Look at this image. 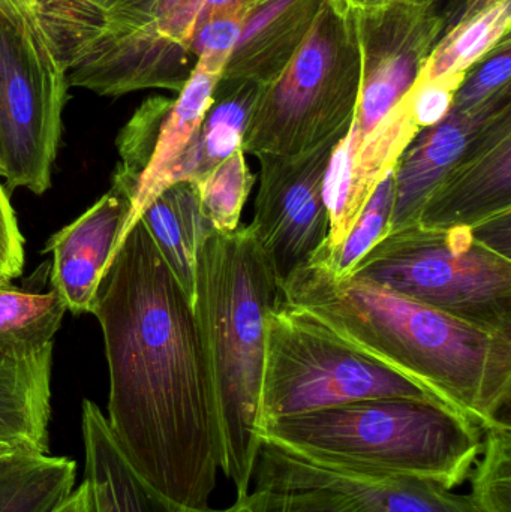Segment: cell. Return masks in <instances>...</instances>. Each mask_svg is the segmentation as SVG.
<instances>
[{"label":"cell","mask_w":511,"mask_h":512,"mask_svg":"<svg viewBox=\"0 0 511 512\" xmlns=\"http://www.w3.org/2000/svg\"><path fill=\"white\" fill-rule=\"evenodd\" d=\"M341 140L327 141L303 155L257 156L260 188L249 227L272 262L279 283L326 245L330 216L324 179Z\"/></svg>","instance_id":"cell-9"},{"label":"cell","mask_w":511,"mask_h":512,"mask_svg":"<svg viewBox=\"0 0 511 512\" xmlns=\"http://www.w3.org/2000/svg\"><path fill=\"white\" fill-rule=\"evenodd\" d=\"M156 3L158 0H44L38 17L44 29L80 23L143 26L153 21Z\"/></svg>","instance_id":"cell-28"},{"label":"cell","mask_w":511,"mask_h":512,"mask_svg":"<svg viewBox=\"0 0 511 512\" xmlns=\"http://www.w3.org/2000/svg\"><path fill=\"white\" fill-rule=\"evenodd\" d=\"M138 221L194 306L198 249L215 231L201 212L197 186L192 182L167 186L143 210Z\"/></svg>","instance_id":"cell-20"},{"label":"cell","mask_w":511,"mask_h":512,"mask_svg":"<svg viewBox=\"0 0 511 512\" xmlns=\"http://www.w3.org/2000/svg\"><path fill=\"white\" fill-rule=\"evenodd\" d=\"M231 512H368L347 496L317 487L255 489L236 499Z\"/></svg>","instance_id":"cell-30"},{"label":"cell","mask_w":511,"mask_h":512,"mask_svg":"<svg viewBox=\"0 0 511 512\" xmlns=\"http://www.w3.org/2000/svg\"><path fill=\"white\" fill-rule=\"evenodd\" d=\"M255 0H204L203 9L218 8V6L230 5V3H252Z\"/></svg>","instance_id":"cell-39"},{"label":"cell","mask_w":511,"mask_h":512,"mask_svg":"<svg viewBox=\"0 0 511 512\" xmlns=\"http://www.w3.org/2000/svg\"><path fill=\"white\" fill-rule=\"evenodd\" d=\"M511 113V87L473 110L452 108L446 119L422 129L395 167V204L389 231L413 224L432 189L501 117Z\"/></svg>","instance_id":"cell-16"},{"label":"cell","mask_w":511,"mask_h":512,"mask_svg":"<svg viewBox=\"0 0 511 512\" xmlns=\"http://www.w3.org/2000/svg\"><path fill=\"white\" fill-rule=\"evenodd\" d=\"M53 512H96L92 492L89 484L84 480L63 504H60Z\"/></svg>","instance_id":"cell-37"},{"label":"cell","mask_w":511,"mask_h":512,"mask_svg":"<svg viewBox=\"0 0 511 512\" xmlns=\"http://www.w3.org/2000/svg\"><path fill=\"white\" fill-rule=\"evenodd\" d=\"M68 457L17 453L0 459V512H53L74 492Z\"/></svg>","instance_id":"cell-22"},{"label":"cell","mask_w":511,"mask_h":512,"mask_svg":"<svg viewBox=\"0 0 511 512\" xmlns=\"http://www.w3.org/2000/svg\"><path fill=\"white\" fill-rule=\"evenodd\" d=\"M275 268L249 225L212 231L201 243L194 312L215 391L221 430V471L237 499L251 492L260 456V391L264 316L275 306Z\"/></svg>","instance_id":"cell-3"},{"label":"cell","mask_w":511,"mask_h":512,"mask_svg":"<svg viewBox=\"0 0 511 512\" xmlns=\"http://www.w3.org/2000/svg\"><path fill=\"white\" fill-rule=\"evenodd\" d=\"M131 210V198L111 186L80 218L48 240L44 252L53 254L51 289L69 312L93 313L102 279L125 240Z\"/></svg>","instance_id":"cell-15"},{"label":"cell","mask_w":511,"mask_h":512,"mask_svg":"<svg viewBox=\"0 0 511 512\" xmlns=\"http://www.w3.org/2000/svg\"><path fill=\"white\" fill-rule=\"evenodd\" d=\"M227 511H228V512H231L230 510H228V508H227Z\"/></svg>","instance_id":"cell-40"},{"label":"cell","mask_w":511,"mask_h":512,"mask_svg":"<svg viewBox=\"0 0 511 512\" xmlns=\"http://www.w3.org/2000/svg\"><path fill=\"white\" fill-rule=\"evenodd\" d=\"M396 397L438 402L416 382L321 330L278 295L264 316L260 429L281 418Z\"/></svg>","instance_id":"cell-7"},{"label":"cell","mask_w":511,"mask_h":512,"mask_svg":"<svg viewBox=\"0 0 511 512\" xmlns=\"http://www.w3.org/2000/svg\"><path fill=\"white\" fill-rule=\"evenodd\" d=\"M419 132L404 95L363 140L354 143L345 134L339 141L324 179L330 231L321 248L335 251L342 245L378 183L396 167Z\"/></svg>","instance_id":"cell-14"},{"label":"cell","mask_w":511,"mask_h":512,"mask_svg":"<svg viewBox=\"0 0 511 512\" xmlns=\"http://www.w3.org/2000/svg\"><path fill=\"white\" fill-rule=\"evenodd\" d=\"M324 0H255L221 81L264 86L299 50Z\"/></svg>","instance_id":"cell-17"},{"label":"cell","mask_w":511,"mask_h":512,"mask_svg":"<svg viewBox=\"0 0 511 512\" xmlns=\"http://www.w3.org/2000/svg\"><path fill=\"white\" fill-rule=\"evenodd\" d=\"M252 487H317L347 496L368 512H477L467 495L431 481L323 468L270 444L261 445Z\"/></svg>","instance_id":"cell-12"},{"label":"cell","mask_w":511,"mask_h":512,"mask_svg":"<svg viewBox=\"0 0 511 512\" xmlns=\"http://www.w3.org/2000/svg\"><path fill=\"white\" fill-rule=\"evenodd\" d=\"M492 2L495 0H443L444 6H438V11L443 15L444 32Z\"/></svg>","instance_id":"cell-35"},{"label":"cell","mask_w":511,"mask_h":512,"mask_svg":"<svg viewBox=\"0 0 511 512\" xmlns=\"http://www.w3.org/2000/svg\"><path fill=\"white\" fill-rule=\"evenodd\" d=\"M348 276L483 327L511 330V258L477 239L471 227L413 222L396 228Z\"/></svg>","instance_id":"cell-6"},{"label":"cell","mask_w":511,"mask_h":512,"mask_svg":"<svg viewBox=\"0 0 511 512\" xmlns=\"http://www.w3.org/2000/svg\"><path fill=\"white\" fill-rule=\"evenodd\" d=\"M68 72L39 21L0 9V176L41 195L62 135Z\"/></svg>","instance_id":"cell-8"},{"label":"cell","mask_w":511,"mask_h":512,"mask_svg":"<svg viewBox=\"0 0 511 512\" xmlns=\"http://www.w3.org/2000/svg\"><path fill=\"white\" fill-rule=\"evenodd\" d=\"M249 6L251 3H230L200 12L189 45L197 62L224 74L239 42Z\"/></svg>","instance_id":"cell-29"},{"label":"cell","mask_w":511,"mask_h":512,"mask_svg":"<svg viewBox=\"0 0 511 512\" xmlns=\"http://www.w3.org/2000/svg\"><path fill=\"white\" fill-rule=\"evenodd\" d=\"M393 173L395 168L378 183L342 245L335 251L320 248L315 254L329 265L336 276L345 277L351 274L357 262L389 233L393 204H395V174Z\"/></svg>","instance_id":"cell-26"},{"label":"cell","mask_w":511,"mask_h":512,"mask_svg":"<svg viewBox=\"0 0 511 512\" xmlns=\"http://www.w3.org/2000/svg\"><path fill=\"white\" fill-rule=\"evenodd\" d=\"M53 348L32 358L0 354V439L48 453Z\"/></svg>","instance_id":"cell-19"},{"label":"cell","mask_w":511,"mask_h":512,"mask_svg":"<svg viewBox=\"0 0 511 512\" xmlns=\"http://www.w3.org/2000/svg\"><path fill=\"white\" fill-rule=\"evenodd\" d=\"M467 74H447L443 77L420 80L416 78L405 98L414 123L420 131L438 125L452 111L456 93Z\"/></svg>","instance_id":"cell-32"},{"label":"cell","mask_w":511,"mask_h":512,"mask_svg":"<svg viewBox=\"0 0 511 512\" xmlns=\"http://www.w3.org/2000/svg\"><path fill=\"white\" fill-rule=\"evenodd\" d=\"M511 41L507 36L474 71L468 72L453 102L455 110H473L511 87Z\"/></svg>","instance_id":"cell-31"},{"label":"cell","mask_w":511,"mask_h":512,"mask_svg":"<svg viewBox=\"0 0 511 512\" xmlns=\"http://www.w3.org/2000/svg\"><path fill=\"white\" fill-rule=\"evenodd\" d=\"M221 72L195 62L176 99L153 96L143 102L117 138L120 162L113 186L132 201L125 237L143 210L167 188V177L212 107Z\"/></svg>","instance_id":"cell-11"},{"label":"cell","mask_w":511,"mask_h":512,"mask_svg":"<svg viewBox=\"0 0 511 512\" xmlns=\"http://www.w3.org/2000/svg\"><path fill=\"white\" fill-rule=\"evenodd\" d=\"M203 5L204 0H158L153 20L167 38L189 47Z\"/></svg>","instance_id":"cell-34"},{"label":"cell","mask_w":511,"mask_h":512,"mask_svg":"<svg viewBox=\"0 0 511 512\" xmlns=\"http://www.w3.org/2000/svg\"><path fill=\"white\" fill-rule=\"evenodd\" d=\"M332 2L341 11L356 12L392 5L440 6L443 0H332Z\"/></svg>","instance_id":"cell-36"},{"label":"cell","mask_w":511,"mask_h":512,"mask_svg":"<svg viewBox=\"0 0 511 512\" xmlns=\"http://www.w3.org/2000/svg\"><path fill=\"white\" fill-rule=\"evenodd\" d=\"M362 65L350 17L324 0L288 65L258 87L242 150L297 156L345 137L359 102Z\"/></svg>","instance_id":"cell-5"},{"label":"cell","mask_w":511,"mask_h":512,"mask_svg":"<svg viewBox=\"0 0 511 512\" xmlns=\"http://www.w3.org/2000/svg\"><path fill=\"white\" fill-rule=\"evenodd\" d=\"M511 212V113L501 117L450 168L426 198L417 224L476 227Z\"/></svg>","instance_id":"cell-13"},{"label":"cell","mask_w":511,"mask_h":512,"mask_svg":"<svg viewBox=\"0 0 511 512\" xmlns=\"http://www.w3.org/2000/svg\"><path fill=\"white\" fill-rule=\"evenodd\" d=\"M81 427L86 451V481L96 512H227L212 508L185 510L155 492L126 462L114 441L107 417L90 400L83 402Z\"/></svg>","instance_id":"cell-18"},{"label":"cell","mask_w":511,"mask_h":512,"mask_svg":"<svg viewBox=\"0 0 511 512\" xmlns=\"http://www.w3.org/2000/svg\"><path fill=\"white\" fill-rule=\"evenodd\" d=\"M192 183L197 186L201 212L213 230L219 234L234 233L240 227L243 207L255 183L245 152L237 150L203 179Z\"/></svg>","instance_id":"cell-25"},{"label":"cell","mask_w":511,"mask_h":512,"mask_svg":"<svg viewBox=\"0 0 511 512\" xmlns=\"http://www.w3.org/2000/svg\"><path fill=\"white\" fill-rule=\"evenodd\" d=\"M17 453H30V451H27L26 448L20 447V445L12 444V442L0 439V459H5V457L12 456V454Z\"/></svg>","instance_id":"cell-38"},{"label":"cell","mask_w":511,"mask_h":512,"mask_svg":"<svg viewBox=\"0 0 511 512\" xmlns=\"http://www.w3.org/2000/svg\"><path fill=\"white\" fill-rule=\"evenodd\" d=\"M23 267V236L8 194L0 183V283H9L20 276Z\"/></svg>","instance_id":"cell-33"},{"label":"cell","mask_w":511,"mask_h":512,"mask_svg":"<svg viewBox=\"0 0 511 512\" xmlns=\"http://www.w3.org/2000/svg\"><path fill=\"white\" fill-rule=\"evenodd\" d=\"M471 471L468 493L477 512H511L510 421L483 432V447Z\"/></svg>","instance_id":"cell-27"},{"label":"cell","mask_w":511,"mask_h":512,"mask_svg":"<svg viewBox=\"0 0 511 512\" xmlns=\"http://www.w3.org/2000/svg\"><path fill=\"white\" fill-rule=\"evenodd\" d=\"M65 312L54 289L41 294L0 283V354L23 360L53 348Z\"/></svg>","instance_id":"cell-23"},{"label":"cell","mask_w":511,"mask_h":512,"mask_svg":"<svg viewBox=\"0 0 511 512\" xmlns=\"http://www.w3.org/2000/svg\"><path fill=\"white\" fill-rule=\"evenodd\" d=\"M345 12V11H344ZM362 65V86L347 135L357 143L371 134L404 98L444 32L438 6L392 5L345 12Z\"/></svg>","instance_id":"cell-10"},{"label":"cell","mask_w":511,"mask_h":512,"mask_svg":"<svg viewBox=\"0 0 511 512\" xmlns=\"http://www.w3.org/2000/svg\"><path fill=\"white\" fill-rule=\"evenodd\" d=\"M511 0H495L441 35L429 54L420 80L447 74H468L510 36Z\"/></svg>","instance_id":"cell-24"},{"label":"cell","mask_w":511,"mask_h":512,"mask_svg":"<svg viewBox=\"0 0 511 512\" xmlns=\"http://www.w3.org/2000/svg\"><path fill=\"white\" fill-rule=\"evenodd\" d=\"M279 297L483 432L509 420L511 330L465 321L368 280L338 277L317 255L279 283Z\"/></svg>","instance_id":"cell-2"},{"label":"cell","mask_w":511,"mask_h":512,"mask_svg":"<svg viewBox=\"0 0 511 512\" xmlns=\"http://www.w3.org/2000/svg\"><path fill=\"white\" fill-rule=\"evenodd\" d=\"M260 439L323 468L416 478L455 490L482 453L483 430L443 403L396 397L270 421Z\"/></svg>","instance_id":"cell-4"},{"label":"cell","mask_w":511,"mask_h":512,"mask_svg":"<svg viewBox=\"0 0 511 512\" xmlns=\"http://www.w3.org/2000/svg\"><path fill=\"white\" fill-rule=\"evenodd\" d=\"M93 315L110 373L108 426L167 501L209 510L221 471L215 391L194 306L140 221L114 255Z\"/></svg>","instance_id":"cell-1"},{"label":"cell","mask_w":511,"mask_h":512,"mask_svg":"<svg viewBox=\"0 0 511 512\" xmlns=\"http://www.w3.org/2000/svg\"><path fill=\"white\" fill-rule=\"evenodd\" d=\"M257 90L258 86L254 84L219 81L212 107L168 173L167 186L177 182H197L228 156L242 149Z\"/></svg>","instance_id":"cell-21"}]
</instances>
